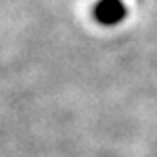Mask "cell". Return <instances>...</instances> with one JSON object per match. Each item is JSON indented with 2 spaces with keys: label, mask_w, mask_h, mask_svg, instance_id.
Listing matches in <instances>:
<instances>
[{
  "label": "cell",
  "mask_w": 157,
  "mask_h": 157,
  "mask_svg": "<svg viewBox=\"0 0 157 157\" xmlns=\"http://www.w3.org/2000/svg\"><path fill=\"white\" fill-rule=\"evenodd\" d=\"M92 16L102 26H118L128 16V6L124 0H98L92 6Z\"/></svg>",
  "instance_id": "obj_1"
}]
</instances>
